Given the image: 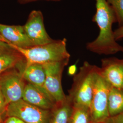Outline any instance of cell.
<instances>
[{"mask_svg":"<svg viewBox=\"0 0 123 123\" xmlns=\"http://www.w3.org/2000/svg\"><path fill=\"white\" fill-rule=\"evenodd\" d=\"M110 86L99 70L95 80L89 107L92 123H105L110 117L108 98Z\"/></svg>","mask_w":123,"mask_h":123,"instance_id":"4","label":"cell"},{"mask_svg":"<svg viewBox=\"0 0 123 123\" xmlns=\"http://www.w3.org/2000/svg\"><path fill=\"white\" fill-rule=\"evenodd\" d=\"M114 9L119 26L123 25V0H106Z\"/></svg>","mask_w":123,"mask_h":123,"instance_id":"17","label":"cell"},{"mask_svg":"<svg viewBox=\"0 0 123 123\" xmlns=\"http://www.w3.org/2000/svg\"><path fill=\"white\" fill-rule=\"evenodd\" d=\"M68 62L69 60H65L43 64L46 74L45 88L56 104L61 103L66 99L67 95L62 85V76Z\"/></svg>","mask_w":123,"mask_h":123,"instance_id":"7","label":"cell"},{"mask_svg":"<svg viewBox=\"0 0 123 123\" xmlns=\"http://www.w3.org/2000/svg\"><path fill=\"white\" fill-rule=\"evenodd\" d=\"M25 61L22 54L10 44L0 45V74Z\"/></svg>","mask_w":123,"mask_h":123,"instance_id":"13","label":"cell"},{"mask_svg":"<svg viewBox=\"0 0 123 123\" xmlns=\"http://www.w3.org/2000/svg\"><path fill=\"white\" fill-rule=\"evenodd\" d=\"M23 27L26 35L34 46L47 44L54 41L46 31L43 15L40 11L31 12Z\"/></svg>","mask_w":123,"mask_h":123,"instance_id":"8","label":"cell"},{"mask_svg":"<svg viewBox=\"0 0 123 123\" xmlns=\"http://www.w3.org/2000/svg\"><path fill=\"white\" fill-rule=\"evenodd\" d=\"M96 12L92 17L99 29L97 38L86 44L89 51L99 55H112L123 52V46L115 39L113 25L117 22L114 10L106 0H95Z\"/></svg>","mask_w":123,"mask_h":123,"instance_id":"1","label":"cell"},{"mask_svg":"<svg viewBox=\"0 0 123 123\" xmlns=\"http://www.w3.org/2000/svg\"><path fill=\"white\" fill-rule=\"evenodd\" d=\"M89 108L80 105H73L69 123H91Z\"/></svg>","mask_w":123,"mask_h":123,"instance_id":"16","label":"cell"},{"mask_svg":"<svg viewBox=\"0 0 123 123\" xmlns=\"http://www.w3.org/2000/svg\"><path fill=\"white\" fill-rule=\"evenodd\" d=\"M16 68L21 72L23 78L26 82L33 85L52 98L45 87L46 74L43 65L34 63L26 65L25 61L19 64Z\"/></svg>","mask_w":123,"mask_h":123,"instance_id":"11","label":"cell"},{"mask_svg":"<svg viewBox=\"0 0 123 123\" xmlns=\"http://www.w3.org/2000/svg\"></svg>","mask_w":123,"mask_h":123,"instance_id":"24","label":"cell"},{"mask_svg":"<svg viewBox=\"0 0 123 123\" xmlns=\"http://www.w3.org/2000/svg\"><path fill=\"white\" fill-rule=\"evenodd\" d=\"M22 99L32 105L46 110H52L57 104L52 98L27 82L25 87Z\"/></svg>","mask_w":123,"mask_h":123,"instance_id":"12","label":"cell"},{"mask_svg":"<svg viewBox=\"0 0 123 123\" xmlns=\"http://www.w3.org/2000/svg\"><path fill=\"white\" fill-rule=\"evenodd\" d=\"M7 106L8 105L6 103L4 97L0 89V115L6 111Z\"/></svg>","mask_w":123,"mask_h":123,"instance_id":"19","label":"cell"},{"mask_svg":"<svg viewBox=\"0 0 123 123\" xmlns=\"http://www.w3.org/2000/svg\"><path fill=\"white\" fill-rule=\"evenodd\" d=\"M6 43L9 44L6 41V40L0 34V45H2Z\"/></svg>","mask_w":123,"mask_h":123,"instance_id":"23","label":"cell"},{"mask_svg":"<svg viewBox=\"0 0 123 123\" xmlns=\"http://www.w3.org/2000/svg\"><path fill=\"white\" fill-rule=\"evenodd\" d=\"M8 117H15L25 123H50L52 110L41 109L21 99L10 104L6 109Z\"/></svg>","mask_w":123,"mask_h":123,"instance_id":"5","label":"cell"},{"mask_svg":"<svg viewBox=\"0 0 123 123\" xmlns=\"http://www.w3.org/2000/svg\"><path fill=\"white\" fill-rule=\"evenodd\" d=\"M13 47L24 56L26 65L34 63L43 65L53 62L69 60L70 57V54L67 49L66 38L54 40L49 43L35 46L28 49Z\"/></svg>","mask_w":123,"mask_h":123,"instance_id":"3","label":"cell"},{"mask_svg":"<svg viewBox=\"0 0 123 123\" xmlns=\"http://www.w3.org/2000/svg\"><path fill=\"white\" fill-rule=\"evenodd\" d=\"M0 34L14 47L25 49L35 46L26 35L23 26L0 23Z\"/></svg>","mask_w":123,"mask_h":123,"instance_id":"10","label":"cell"},{"mask_svg":"<svg viewBox=\"0 0 123 123\" xmlns=\"http://www.w3.org/2000/svg\"><path fill=\"white\" fill-rule=\"evenodd\" d=\"M100 72L111 86L123 89V58H104L101 60Z\"/></svg>","mask_w":123,"mask_h":123,"instance_id":"9","label":"cell"},{"mask_svg":"<svg viewBox=\"0 0 123 123\" xmlns=\"http://www.w3.org/2000/svg\"><path fill=\"white\" fill-rule=\"evenodd\" d=\"M5 123H25L20 119L15 117H8L6 119Z\"/></svg>","mask_w":123,"mask_h":123,"instance_id":"21","label":"cell"},{"mask_svg":"<svg viewBox=\"0 0 123 123\" xmlns=\"http://www.w3.org/2000/svg\"><path fill=\"white\" fill-rule=\"evenodd\" d=\"M37 0H18V2L20 4H26V3H28L31 2L32 1H35ZM52 0V1H58L60 0Z\"/></svg>","mask_w":123,"mask_h":123,"instance_id":"22","label":"cell"},{"mask_svg":"<svg viewBox=\"0 0 123 123\" xmlns=\"http://www.w3.org/2000/svg\"><path fill=\"white\" fill-rule=\"evenodd\" d=\"M26 84L16 67L0 74V89L7 105L22 99Z\"/></svg>","mask_w":123,"mask_h":123,"instance_id":"6","label":"cell"},{"mask_svg":"<svg viewBox=\"0 0 123 123\" xmlns=\"http://www.w3.org/2000/svg\"><path fill=\"white\" fill-rule=\"evenodd\" d=\"M73 110V105L68 97L65 101L57 104L52 110L50 123H69Z\"/></svg>","mask_w":123,"mask_h":123,"instance_id":"14","label":"cell"},{"mask_svg":"<svg viewBox=\"0 0 123 123\" xmlns=\"http://www.w3.org/2000/svg\"><path fill=\"white\" fill-rule=\"evenodd\" d=\"M105 123H123V112L112 117H110Z\"/></svg>","mask_w":123,"mask_h":123,"instance_id":"18","label":"cell"},{"mask_svg":"<svg viewBox=\"0 0 123 123\" xmlns=\"http://www.w3.org/2000/svg\"><path fill=\"white\" fill-rule=\"evenodd\" d=\"M108 108L110 117L123 112V89L110 86L108 98Z\"/></svg>","mask_w":123,"mask_h":123,"instance_id":"15","label":"cell"},{"mask_svg":"<svg viewBox=\"0 0 123 123\" xmlns=\"http://www.w3.org/2000/svg\"><path fill=\"white\" fill-rule=\"evenodd\" d=\"M114 35L116 41L123 38V25L119 26L117 29L114 30Z\"/></svg>","mask_w":123,"mask_h":123,"instance_id":"20","label":"cell"},{"mask_svg":"<svg viewBox=\"0 0 123 123\" xmlns=\"http://www.w3.org/2000/svg\"><path fill=\"white\" fill-rule=\"evenodd\" d=\"M100 68L84 62L78 73L75 75L73 83L67 97L73 105H80L90 107L92 90Z\"/></svg>","mask_w":123,"mask_h":123,"instance_id":"2","label":"cell"}]
</instances>
